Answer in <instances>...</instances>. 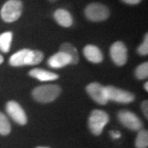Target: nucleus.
Segmentation results:
<instances>
[{"mask_svg":"<svg viewBox=\"0 0 148 148\" xmlns=\"http://www.w3.org/2000/svg\"><path fill=\"white\" fill-rule=\"evenodd\" d=\"M44 58V53L40 50H32L23 48L14 53L9 59V64L12 66L18 67L24 66H37L40 64Z\"/></svg>","mask_w":148,"mask_h":148,"instance_id":"nucleus-1","label":"nucleus"},{"mask_svg":"<svg viewBox=\"0 0 148 148\" xmlns=\"http://www.w3.org/2000/svg\"><path fill=\"white\" fill-rule=\"evenodd\" d=\"M62 88L59 85L47 84L41 85L32 90V96L38 103H51L60 96Z\"/></svg>","mask_w":148,"mask_h":148,"instance_id":"nucleus-2","label":"nucleus"},{"mask_svg":"<svg viewBox=\"0 0 148 148\" xmlns=\"http://www.w3.org/2000/svg\"><path fill=\"white\" fill-rule=\"evenodd\" d=\"M23 14V2L21 0H7L0 9V17L5 23L17 21Z\"/></svg>","mask_w":148,"mask_h":148,"instance_id":"nucleus-3","label":"nucleus"},{"mask_svg":"<svg viewBox=\"0 0 148 148\" xmlns=\"http://www.w3.org/2000/svg\"><path fill=\"white\" fill-rule=\"evenodd\" d=\"M84 14L90 22H103L111 16V11L108 6L103 3L91 2L86 6Z\"/></svg>","mask_w":148,"mask_h":148,"instance_id":"nucleus-4","label":"nucleus"},{"mask_svg":"<svg viewBox=\"0 0 148 148\" xmlns=\"http://www.w3.org/2000/svg\"><path fill=\"white\" fill-rule=\"evenodd\" d=\"M109 114L102 110H93L88 116V129L93 135L102 134L103 129L109 122Z\"/></svg>","mask_w":148,"mask_h":148,"instance_id":"nucleus-5","label":"nucleus"},{"mask_svg":"<svg viewBox=\"0 0 148 148\" xmlns=\"http://www.w3.org/2000/svg\"><path fill=\"white\" fill-rule=\"evenodd\" d=\"M106 96L108 101H112L121 104H129L135 100V94L129 90H122V88H116L114 86H106L105 87Z\"/></svg>","mask_w":148,"mask_h":148,"instance_id":"nucleus-6","label":"nucleus"},{"mask_svg":"<svg viewBox=\"0 0 148 148\" xmlns=\"http://www.w3.org/2000/svg\"><path fill=\"white\" fill-rule=\"evenodd\" d=\"M110 56L115 66H123L128 61V49L125 43L120 40L114 42L110 47Z\"/></svg>","mask_w":148,"mask_h":148,"instance_id":"nucleus-7","label":"nucleus"},{"mask_svg":"<svg viewBox=\"0 0 148 148\" xmlns=\"http://www.w3.org/2000/svg\"><path fill=\"white\" fill-rule=\"evenodd\" d=\"M118 120L127 129L132 131H140L143 128V121L134 112L130 111H120L118 112Z\"/></svg>","mask_w":148,"mask_h":148,"instance_id":"nucleus-8","label":"nucleus"},{"mask_svg":"<svg viewBox=\"0 0 148 148\" xmlns=\"http://www.w3.org/2000/svg\"><path fill=\"white\" fill-rule=\"evenodd\" d=\"M86 91L88 96L99 105H106L109 102L106 96L105 87L98 82H92L87 85Z\"/></svg>","mask_w":148,"mask_h":148,"instance_id":"nucleus-9","label":"nucleus"},{"mask_svg":"<svg viewBox=\"0 0 148 148\" xmlns=\"http://www.w3.org/2000/svg\"><path fill=\"white\" fill-rule=\"evenodd\" d=\"M6 111L8 114L19 125H25L27 123V115L23 108L14 100H10L6 104Z\"/></svg>","mask_w":148,"mask_h":148,"instance_id":"nucleus-10","label":"nucleus"},{"mask_svg":"<svg viewBox=\"0 0 148 148\" xmlns=\"http://www.w3.org/2000/svg\"><path fill=\"white\" fill-rule=\"evenodd\" d=\"M47 64L54 69H63V67L71 64V58L69 54L64 53L63 51H59L55 54H53L51 57L47 61Z\"/></svg>","mask_w":148,"mask_h":148,"instance_id":"nucleus-11","label":"nucleus"},{"mask_svg":"<svg viewBox=\"0 0 148 148\" xmlns=\"http://www.w3.org/2000/svg\"><path fill=\"white\" fill-rule=\"evenodd\" d=\"M83 55L90 63L92 64H101L104 60L103 52L95 44H87L83 49Z\"/></svg>","mask_w":148,"mask_h":148,"instance_id":"nucleus-12","label":"nucleus"},{"mask_svg":"<svg viewBox=\"0 0 148 148\" xmlns=\"http://www.w3.org/2000/svg\"><path fill=\"white\" fill-rule=\"evenodd\" d=\"M53 18H54V20L58 25H60L61 27H64V28L71 27L74 23L73 16H72V14H70V12L63 8H59L54 12V14H53Z\"/></svg>","mask_w":148,"mask_h":148,"instance_id":"nucleus-13","label":"nucleus"},{"mask_svg":"<svg viewBox=\"0 0 148 148\" xmlns=\"http://www.w3.org/2000/svg\"><path fill=\"white\" fill-rule=\"evenodd\" d=\"M29 76L32 78L37 79L40 82H52L56 81L59 79V76L57 73L48 71L43 69H33L29 71Z\"/></svg>","mask_w":148,"mask_h":148,"instance_id":"nucleus-14","label":"nucleus"},{"mask_svg":"<svg viewBox=\"0 0 148 148\" xmlns=\"http://www.w3.org/2000/svg\"><path fill=\"white\" fill-rule=\"evenodd\" d=\"M59 50L66 53V54H69L70 56V58H71V64L72 66L78 64L79 61H80V56H79L78 50H77V48L73 45L72 43H70V42L62 43L60 45V47H59Z\"/></svg>","mask_w":148,"mask_h":148,"instance_id":"nucleus-15","label":"nucleus"},{"mask_svg":"<svg viewBox=\"0 0 148 148\" xmlns=\"http://www.w3.org/2000/svg\"><path fill=\"white\" fill-rule=\"evenodd\" d=\"M13 38L14 34L11 31H6L0 34V51L3 53H8L10 51Z\"/></svg>","mask_w":148,"mask_h":148,"instance_id":"nucleus-16","label":"nucleus"},{"mask_svg":"<svg viewBox=\"0 0 148 148\" xmlns=\"http://www.w3.org/2000/svg\"><path fill=\"white\" fill-rule=\"evenodd\" d=\"M136 148H147L148 147V132L147 130H140L135 140Z\"/></svg>","mask_w":148,"mask_h":148,"instance_id":"nucleus-17","label":"nucleus"},{"mask_svg":"<svg viewBox=\"0 0 148 148\" xmlns=\"http://www.w3.org/2000/svg\"><path fill=\"white\" fill-rule=\"evenodd\" d=\"M11 133V123L8 117L0 112V135L7 136Z\"/></svg>","mask_w":148,"mask_h":148,"instance_id":"nucleus-18","label":"nucleus"},{"mask_svg":"<svg viewBox=\"0 0 148 148\" xmlns=\"http://www.w3.org/2000/svg\"><path fill=\"white\" fill-rule=\"evenodd\" d=\"M135 76L136 78L138 80H144L147 79L148 77V63L144 62V63L140 64L135 69Z\"/></svg>","mask_w":148,"mask_h":148,"instance_id":"nucleus-19","label":"nucleus"},{"mask_svg":"<svg viewBox=\"0 0 148 148\" xmlns=\"http://www.w3.org/2000/svg\"><path fill=\"white\" fill-rule=\"evenodd\" d=\"M137 52L140 56H147L148 55V33H145L143 38V42L138 47Z\"/></svg>","mask_w":148,"mask_h":148,"instance_id":"nucleus-20","label":"nucleus"},{"mask_svg":"<svg viewBox=\"0 0 148 148\" xmlns=\"http://www.w3.org/2000/svg\"><path fill=\"white\" fill-rule=\"evenodd\" d=\"M141 111H143V114H144L145 118H148V101L147 100H143L141 102Z\"/></svg>","mask_w":148,"mask_h":148,"instance_id":"nucleus-21","label":"nucleus"},{"mask_svg":"<svg viewBox=\"0 0 148 148\" xmlns=\"http://www.w3.org/2000/svg\"><path fill=\"white\" fill-rule=\"evenodd\" d=\"M120 1L123 2V3H125V4H127V5L134 6V5L140 4V3H141V1H143V0H120Z\"/></svg>","mask_w":148,"mask_h":148,"instance_id":"nucleus-22","label":"nucleus"},{"mask_svg":"<svg viewBox=\"0 0 148 148\" xmlns=\"http://www.w3.org/2000/svg\"><path fill=\"white\" fill-rule=\"evenodd\" d=\"M110 136H111V138H112V140H118L119 138H121L120 132H118V131H111Z\"/></svg>","mask_w":148,"mask_h":148,"instance_id":"nucleus-23","label":"nucleus"},{"mask_svg":"<svg viewBox=\"0 0 148 148\" xmlns=\"http://www.w3.org/2000/svg\"><path fill=\"white\" fill-rule=\"evenodd\" d=\"M143 88H144V90H145L146 91H148V83H147V82L144 83V85H143Z\"/></svg>","mask_w":148,"mask_h":148,"instance_id":"nucleus-24","label":"nucleus"},{"mask_svg":"<svg viewBox=\"0 0 148 148\" xmlns=\"http://www.w3.org/2000/svg\"><path fill=\"white\" fill-rule=\"evenodd\" d=\"M3 62H4V58H3V56L0 54V64H2Z\"/></svg>","mask_w":148,"mask_h":148,"instance_id":"nucleus-25","label":"nucleus"},{"mask_svg":"<svg viewBox=\"0 0 148 148\" xmlns=\"http://www.w3.org/2000/svg\"><path fill=\"white\" fill-rule=\"evenodd\" d=\"M49 2H51V3H55V2H57L58 0H48Z\"/></svg>","mask_w":148,"mask_h":148,"instance_id":"nucleus-26","label":"nucleus"},{"mask_svg":"<svg viewBox=\"0 0 148 148\" xmlns=\"http://www.w3.org/2000/svg\"><path fill=\"white\" fill-rule=\"evenodd\" d=\"M36 148H49V147H46V146H38V147H36Z\"/></svg>","mask_w":148,"mask_h":148,"instance_id":"nucleus-27","label":"nucleus"}]
</instances>
